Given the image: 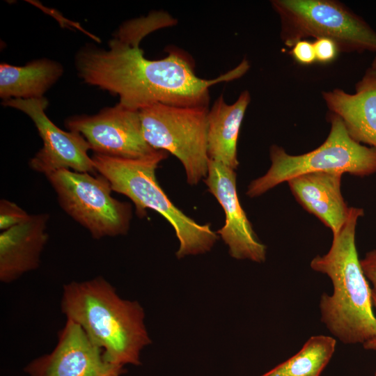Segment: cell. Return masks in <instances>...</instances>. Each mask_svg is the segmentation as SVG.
<instances>
[{
    "label": "cell",
    "instance_id": "6da1fadb",
    "mask_svg": "<svg viewBox=\"0 0 376 376\" xmlns=\"http://www.w3.org/2000/svg\"><path fill=\"white\" fill-rule=\"evenodd\" d=\"M168 13L155 12L125 22L108 42V49L81 47L75 57L79 77L88 84L119 97L123 107L139 111L155 104L178 107H208L210 88L243 76L250 65L243 59L235 68L216 79H205L194 72L191 58L169 47L167 56H144L140 42L151 32L175 24Z\"/></svg>",
    "mask_w": 376,
    "mask_h": 376
},
{
    "label": "cell",
    "instance_id": "7a4b0ae2",
    "mask_svg": "<svg viewBox=\"0 0 376 376\" xmlns=\"http://www.w3.org/2000/svg\"><path fill=\"white\" fill-rule=\"evenodd\" d=\"M363 214L362 208L350 207L346 222L333 235L329 251L316 256L310 263L312 269L327 275L331 281L333 293L321 295V320L345 344H363L376 336L372 290L363 272L355 242L357 222Z\"/></svg>",
    "mask_w": 376,
    "mask_h": 376
},
{
    "label": "cell",
    "instance_id": "3957f363",
    "mask_svg": "<svg viewBox=\"0 0 376 376\" xmlns=\"http://www.w3.org/2000/svg\"><path fill=\"white\" fill-rule=\"evenodd\" d=\"M61 307L66 318L77 323L103 350L107 362L120 367L140 364L141 351L151 340L138 301L122 299L99 276L65 284Z\"/></svg>",
    "mask_w": 376,
    "mask_h": 376
},
{
    "label": "cell",
    "instance_id": "277c9868",
    "mask_svg": "<svg viewBox=\"0 0 376 376\" xmlns=\"http://www.w3.org/2000/svg\"><path fill=\"white\" fill-rule=\"evenodd\" d=\"M167 156L166 151L157 150L137 159L94 153L92 159L96 171L109 180L112 190L132 200L139 217L146 216V209H150L159 213L171 224L180 242L176 252L178 258L204 253L210 251L217 240V233L210 225L198 224L185 214L159 185L155 171L159 162Z\"/></svg>",
    "mask_w": 376,
    "mask_h": 376
},
{
    "label": "cell",
    "instance_id": "5b68a950",
    "mask_svg": "<svg viewBox=\"0 0 376 376\" xmlns=\"http://www.w3.org/2000/svg\"><path fill=\"white\" fill-rule=\"evenodd\" d=\"M327 120L331 128L326 140L308 152L292 155L283 148L272 145L269 169L250 182L246 195L259 196L291 178L308 173H349L358 177L376 173V149L352 139L338 116L329 112Z\"/></svg>",
    "mask_w": 376,
    "mask_h": 376
},
{
    "label": "cell",
    "instance_id": "8992f818",
    "mask_svg": "<svg viewBox=\"0 0 376 376\" xmlns=\"http://www.w3.org/2000/svg\"><path fill=\"white\" fill-rule=\"evenodd\" d=\"M280 36L291 48L308 37L327 38L339 52H376V31L359 15L335 0H273Z\"/></svg>",
    "mask_w": 376,
    "mask_h": 376
},
{
    "label": "cell",
    "instance_id": "52a82bcc",
    "mask_svg": "<svg viewBox=\"0 0 376 376\" xmlns=\"http://www.w3.org/2000/svg\"><path fill=\"white\" fill-rule=\"evenodd\" d=\"M208 107L155 104L139 110L143 134L155 150L169 152L182 164L190 185L206 177Z\"/></svg>",
    "mask_w": 376,
    "mask_h": 376
},
{
    "label": "cell",
    "instance_id": "ba28073f",
    "mask_svg": "<svg viewBox=\"0 0 376 376\" xmlns=\"http://www.w3.org/2000/svg\"><path fill=\"white\" fill-rule=\"evenodd\" d=\"M60 206L94 239L127 233L131 205L111 196L109 180L101 175L61 169L45 175Z\"/></svg>",
    "mask_w": 376,
    "mask_h": 376
},
{
    "label": "cell",
    "instance_id": "9c48e42d",
    "mask_svg": "<svg viewBox=\"0 0 376 376\" xmlns=\"http://www.w3.org/2000/svg\"><path fill=\"white\" fill-rule=\"evenodd\" d=\"M2 104L26 114L38 130L43 145L29 161L33 171L45 175L64 169L79 173L96 172L86 139L78 132L60 129L51 121L45 113L48 100L45 97L10 99Z\"/></svg>",
    "mask_w": 376,
    "mask_h": 376
},
{
    "label": "cell",
    "instance_id": "30bf717a",
    "mask_svg": "<svg viewBox=\"0 0 376 376\" xmlns=\"http://www.w3.org/2000/svg\"><path fill=\"white\" fill-rule=\"evenodd\" d=\"M65 125L70 131L81 134L95 154L137 159L157 150L144 139L139 111L119 103L95 115L71 116Z\"/></svg>",
    "mask_w": 376,
    "mask_h": 376
},
{
    "label": "cell",
    "instance_id": "8fae6325",
    "mask_svg": "<svg viewBox=\"0 0 376 376\" xmlns=\"http://www.w3.org/2000/svg\"><path fill=\"white\" fill-rule=\"evenodd\" d=\"M24 371L29 376H110L125 370L107 362L84 329L67 319L54 349L30 362Z\"/></svg>",
    "mask_w": 376,
    "mask_h": 376
},
{
    "label": "cell",
    "instance_id": "7c38bea8",
    "mask_svg": "<svg viewBox=\"0 0 376 376\" xmlns=\"http://www.w3.org/2000/svg\"><path fill=\"white\" fill-rule=\"evenodd\" d=\"M204 182L225 212V224L217 233L228 246L230 255L236 259L264 262L266 246L258 240L240 205L235 170L209 159L207 175Z\"/></svg>",
    "mask_w": 376,
    "mask_h": 376
},
{
    "label": "cell",
    "instance_id": "4fadbf2b",
    "mask_svg": "<svg viewBox=\"0 0 376 376\" xmlns=\"http://www.w3.org/2000/svg\"><path fill=\"white\" fill-rule=\"evenodd\" d=\"M322 95L329 112L341 119L352 139L376 149V70H366L354 93L336 88Z\"/></svg>",
    "mask_w": 376,
    "mask_h": 376
},
{
    "label": "cell",
    "instance_id": "5bb4252c",
    "mask_svg": "<svg viewBox=\"0 0 376 376\" xmlns=\"http://www.w3.org/2000/svg\"><path fill=\"white\" fill-rule=\"evenodd\" d=\"M49 215L30 214L25 221L0 234V281L10 283L24 274L36 269L48 240L46 232Z\"/></svg>",
    "mask_w": 376,
    "mask_h": 376
},
{
    "label": "cell",
    "instance_id": "9a60e30c",
    "mask_svg": "<svg viewBox=\"0 0 376 376\" xmlns=\"http://www.w3.org/2000/svg\"><path fill=\"white\" fill-rule=\"evenodd\" d=\"M340 173L313 172L298 175L287 183L299 203L329 228L339 233L350 211L341 192Z\"/></svg>",
    "mask_w": 376,
    "mask_h": 376
},
{
    "label": "cell",
    "instance_id": "2e32d148",
    "mask_svg": "<svg viewBox=\"0 0 376 376\" xmlns=\"http://www.w3.org/2000/svg\"><path fill=\"white\" fill-rule=\"evenodd\" d=\"M250 101L248 91H242L231 104H227L221 95L208 109L207 150L209 159L237 169L240 129Z\"/></svg>",
    "mask_w": 376,
    "mask_h": 376
},
{
    "label": "cell",
    "instance_id": "e0dca14e",
    "mask_svg": "<svg viewBox=\"0 0 376 376\" xmlns=\"http://www.w3.org/2000/svg\"><path fill=\"white\" fill-rule=\"evenodd\" d=\"M63 72L61 64L47 58L34 60L24 66L1 63L0 97L3 101L42 97Z\"/></svg>",
    "mask_w": 376,
    "mask_h": 376
},
{
    "label": "cell",
    "instance_id": "ac0fdd59",
    "mask_svg": "<svg viewBox=\"0 0 376 376\" xmlns=\"http://www.w3.org/2000/svg\"><path fill=\"white\" fill-rule=\"evenodd\" d=\"M331 336L311 337L294 356L261 376H320L336 347Z\"/></svg>",
    "mask_w": 376,
    "mask_h": 376
},
{
    "label": "cell",
    "instance_id": "d6986e66",
    "mask_svg": "<svg viewBox=\"0 0 376 376\" xmlns=\"http://www.w3.org/2000/svg\"><path fill=\"white\" fill-rule=\"evenodd\" d=\"M30 217L15 203L6 199L0 201V229L1 231L13 228L27 220Z\"/></svg>",
    "mask_w": 376,
    "mask_h": 376
},
{
    "label": "cell",
    "instance_id": "ffe728a7",
    "mask_svg": "<svg viewBox=\"0 0 376 376\" xmlns=\"http://www.w3.org/2000/svg\"><path fill=\"white\" fill-rule=\"evenodd\" d=\"M313 43L316 61L319 63H330L336 58L339 53L337 45L331 39L318 38Z\"/></svg>",
    "mask_w": 376,
    "mask_h": 376
},
{
    "label": "cell",
    "instance_id": "44dd1931",
    "mask_svg": "<svg viewBox=\"0 0 376 376\" xmlns=\"http://www.w3.org/2000/svg\"><path fill=\"white\" fill-rule=\"evenodd\" d=\"M290 53L301 65H311L316 61L313 43L307 40L297 42Z\"/></svg>",
    "mask_w": 376,
    "mask_h": 376
},
{
    "label": "cell",
    "instance_id": "7402d4cb",
    "mask_svg": "<svg viewBox=\"0 0 376 376\" xmlns=\"http://www.w3.org/2000/svg\"><path fill=\"white\" fill-rule=\"evenodd\" d=\"M360 263L366 279L373 285L372 290L376 293V249L368 251Z\"/></svg>",
    "mask_w": 376,
    "mask_h": 376
},
{
    "label": "cell",
    "instance_id": "603a6c76",
    "mask_svg": "<svg viewBox=\"0 0 376 376\" xmlns=\"http://www.w3.org/2000/svg\"><path fill=\"white\" fill-rule=\"evenodd\" d=\"M372 301L376 307V293L372 290ZM364 349L376 351V336L363 344Z\"/></svg>",
    "mask_w": 376,
    "mask_h": 376
},
{
    "label": "cell",
    "instance_id": "cb8c5ba5",
    "mask_svg": "<svg viewBox=\"0 0 376 376\" xmlns=\"http://www.w3.org/2000/svg\"><path fill=\"white\" fill-rule=\"evenodd\" d=\"M371 67H372L373 68H374L375 70H376V56H375V57L374 58V59H373V61Z\"/></svg>",
    "mask_w": 376,
    "mask_h": 376
},
{
    "label": "cell",
    "instance_id": "d4e9b609",
    "mask_svg": "<svg viewBox=\"0 0 376 376\" xmlns=\"http://www.w3.org/2000/svg\"><path fill=\"white\" fill-rule=\"evenodd\" d=\"M120 375H119V374H113V375H110V376H120Z\"/></svg>",
    "mask_w": 376,
    "mask_h": 376
},
{
    "label": "cell",
    "instance_id": "484cf974",
    "mask_svg": "<svg viewBox=\"0 0 376 376\" xmlns=\"http://www.w3.org/2000/svg\"><path fill=\"white\" fill-rule=\"evenodd\" d=\"M375 376H376V372H375Z\"/></svg>",
    "mask_w": 376,
    "mask_h": 376
}]
</instances>
